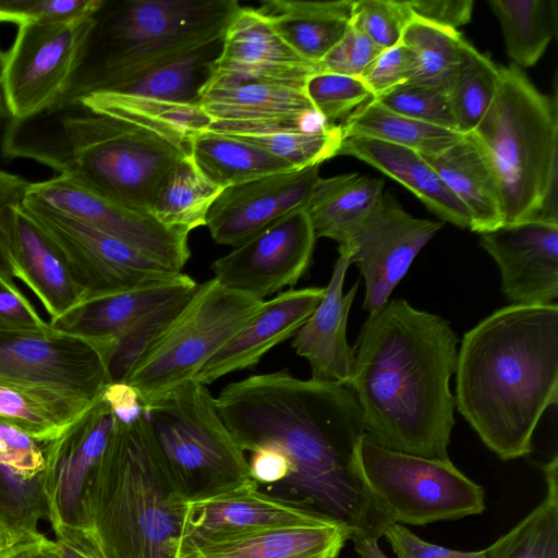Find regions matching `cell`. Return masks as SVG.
<instances>
[{"label":"cell","mask_w":558,"mask_h":558,"mask_svg":"<svg viewBox=\"0 0 558 558\" xmlns=\"http://www.w3.org/2000/svg\"><path fill=\"white\" fill-rule=\"evenodd\" d=\"M214 405L245 452L276 442L287 453L292 473L269 493L344 524L351 541H378L392 524L357 471V445L366 430L348 386L281 369L227 385Z\"/></svg>","instance_id":"obj_1"},{"label":"cell","mask_w":558,"mask_h":558,"mask_svg":"<svg viewBox=\"0 0 558 558\" xmlns=\"http://www.w3.org/2000/svg\"><path fill=\"white\" fill-rule=\"evenodd\" d=\"M458 337L444 317L389 300L368 314L355 343L348 387L366 435L380 446L446 459L454 426Z\"/></svg>","instance_id":"obj_2"},{"label":"cell","mask_w":558,"mask_h":558,"mask_svg":"<svg viewBox=\"0 0 558 558\" xmlns=\"http://www.w3.org/2000/svg\"><path fill=\"white\" fill-rule=\"evenodd\" d=\"M456 407L504 461L532 450L535 428L558 401V305L496 310L464 333Z\"/></svg>","instance_id":"obj_3"},{"label":"cell","mask_w":558,"mask_h":558,"mask_svg":"<svg viewBox=\"0 0 558 558\" xmlns=\"http://www.w3.org/2000/svg\"><path fill=\"white\" fill-rule=\"evenodd\" d=\"M1 154L37 161L107 198L150 213L160 185L190 147L74 101L8 118Z\"/></svg>","instance_id":"obj_4"},{"label":"cell","mask_w":558,"mask_h":558,"mask_svg":"<svg viewBox=\"0 0 558 558\" xmlns=\"http://www.w3.org/2000/svg\"><path fill=\"white\" fill-rule=\"evenodd\" d=\"M186 502L145 411L116 420L83 501L82 530L102 558H174Z\"/></svg>","instance_id":"obj_5"},{"label":"cell","mask_w":558,"mask_h":558,"mask_svg":"<svg viewBox=\"0 0 558 558\" xmlns=\"http://www.w3.org/2000/svg\"><path fill=\"white\" fill-rule=\"evenodd\" d=\"M241 8L235 0H133L119 5L102 1L56 105L109 90L148 70L221 44Z\"/></svg>","instance_id":"obj_6"},{"label":"cell","mask_w":558,"mask_h":558,"mask_svg":"<svg viewBox=\"0 0 558 558\" xmlns=\"http://www.w3.org/2000/svg\"><path fill=\"white\" fill-rule=\"evenodd\" d=\"M469 135L497 179L504 225L537 218L558 222L555 97L541 93L517 65L500 66L496 96Z\"/></svg>","instance_id":"obj_7"},{"label":"cell","mask_w":558,"mask_h":558,"mask_svg":"<svg viewBox=\"0 0 558 558\" xmlns=\"http://www.w3.org/2000/svg\"><path fill=\"white\" fill-rule=\"evenodd\" d=\"M144 411L187 499L251 478L245 451L221 421L205 385L183 384Z\"/></svg>","instance_id":"obj_8"},{"label":"cell","mask_w":558,"mask_h":558,"mask_svg":"<svg viewBox=\"0 0 558 558\" xmlns=\"http://www.w3.org/2000/svg\"><path fill=\"white\" fill-rule=\"evenodd\" d=\"M264 300L221 287H198L175 322L146 351L124 383L143 408L193 381L203 366L254 316Z\"/></svg>","instance_id":"obj_9"},{"label":"cell","mask_w":558,"mask_h":558,"mask_svg":"<svg viewBox=\"0 0 558 558\" xmlns=\"http://www.w3.org/2000/svg\"><path fill=\"white\" fill-rule=\"evenodd\" d=\"M357 471L391 523L425 525L485 510V492L449 458L432 459L385 448L366 434Z\"/></svg>","instance_id":"obj_10"},{"label":"cell","mask_w":558,"mask_h":558,"mask_svg":"<svg viewBox=\"0 0 558 558\" xmlns=\"http://www.w3.org/2000/svg\"><path fill=\"white\" fill-rule=\"evenodd\" d=\"M109 383L104 356L93 342L52 327L0 326V385L90 403Z\"/></svg>","instance_id":"obj_11"},{"label":"cell","mask_w":558,"mask_h":558,"mask_svg":"<svg viewBox=\"0 0 558 558\" xmlns=\"http://www.w3.org/2000/svg\"><path fill=\"white\" fill-rule=\"evenodd\" d=\"M23 207L54 242L84 301L168 281L180 272L132 245L25 197Z\"/></svg>","instance_id":"obj_12"},{"label":"cell","mask_w":558,"mask_h":558,"mask_svg":"<svg viewBox=\"0 0 558 558\" xmlns=\"http://www.w3.org/2000/svg\"><path fill=\"white\" fill-rule=\"evenodd\" d=\"M94 25V15L17 25L3 52L1 86L8 118L22 119L57 104Z\"/></svg>","instance_id":"obj_13"},{"label":"cell","mask_w":558,"mask_h":558,"mask_svg":"<svg viewBox=\"0 0 558 558\" xmlns=\"http://www.w3.org/2000/svg\"><path fill=\"white\" fill-rule=\"evenodd\" d=\"M442 223L416 218L384 193L369 216L338 247L350 264H355L365 283L363 308L379 311L403 279L422 248Z\"/></svg>","instance_id":"obj_14"},{"label":"cell","mask_w":558,"mask_h":558,"mask_svg":"<svg viewBox=\"0 0 558 558\" xmlns=\"http://www.w3.org/2000/svg\"><path fill=\"white\" fill-rule=\"evenodd\" d=\"M27 197L114 236L181 272L191 256L189 231L158 221L150 213L95 193L68 177L31 182Z\"/></svg>","instance_id":"obj_15"},{"label":"cell","mask_w":558,"mask_h":558,"mask_svg":"<svg viewBox=\"0 0 558 558\" xmlns=\"http://www.w3.org/2000/svg\"><path fill=\"white\" fill-rule=\"evenodd\" d=\"M316 236L306 207L270 223L210 266L223 288L259 300L293 287L312 264Z\"/></svg>","instance_id":"obj_16"},{"label":"cell","mask_w":558,"mask_h":558,"mask_svg":"<svg viewBox=\"0 0 558 558\" xmlns=\"http://www.w3.org/2000/svg\"><path fill=\"white\" fill-rule=\"evenodd\" d=\"M220 52L199 89L267 84L304 89L318 66L296 53L253 8H241L227 27Z\"/></svg>","instance_id":"obj_17"},{"label":"cell","mask_w":558,"mask_h":558,"mask_svg":"<svg viewBox=\"0 0 558 558\" xmlns=\"http://www.w3.org/2000/svg\"><path fill=\"white\" fill-rule=\"evenodd\" d=\"M114 421L100 393L75 422L45 444V493L53 531L83 529L85 493Z\"/></svg>","instance_id":"obj_18"},{"label":"cell","mask_w":558,"mask_h":558,"mask_svg":"<svg viewBox=\"0 0 558 558\" xmlns=\"http://www.w3.org/2000/svg\"><path fill=\"white\" fill-rule=\"evenodd\" d=\"M497 264L501 291L517 305H550L558 298V222L531 219L480 234Z\"/></svg>","instance_id":"obj_19"},{"label":"cell","mask_w":558,"mask_h":558,"mask_svg":"<svg viewBox=\"0 0 558 558\" xmlns=\"http://www.w3.org/2000/svg\"><path fill=\"white\" fill-rule=\"evenodd\" d=\"M319 168L313 165L225 187L207 215L211 239L235 247L287 214L306 207Z\"/></svg>","instance_id":"obj_20"},{"label":"cell","mask_w":558,"mask_h":558,"mask_svg":"<svg viewBox=\"0 0 558 558\" xmlns=\"http://www.w3.org/2000/svg\"><path fill=\"white\" fill-rule=\"evenodd\" d=\"M351 530L330 519L180 538L174 558H338Z\"/></svg>","instance_id":"obj_21"},{"label":"cell","mask_w":558,"mask_h":558,"mask_svg":"<svg viewBox=\"0 0 558 558\" xmlns=\"http://www.w3.org/2000/svg\"><path fill=\"white\" fill-rule=\"evenodd\" d=\"M326 518L329 517L302 502L260 489L250 478L226 489L187 499L181 537L300 524Z\"/></svg>","instance_id":"obj_22"},{"label":"cell","mask_w":558,"mask_h":558,"mask_svg":"<svg viewBox=\"0 0 558 558\" xmlns=\"http://www.w3.org/2000/svg\"><path fill=\"white\" fill-rule=\"evenodd\" d=\"M325 288L289 289L264 301L254 316L198 372L209 385L220 377L252 368L274 347L292 337L315 311Z\"/></svg>","instance_id":"obj_23"},{"label":"cell","mask_w":558,"mask_h":558,"mask_svg":"<svg viewBox=\"0 0 558 558\" xmlns=\"http://www.w3.org/2000/svg\"><path fill=\"white\" fill-rule=\"evenodd\" d=\"M350 265L339 255L322 301L292 341L296 354L310 364V379L317 383L348 386L352 377L354 349L347 340V323L360 281L343 293Z\"/></svg>","instance_id":"obj_24"},{"label":"cell","mask_w":558,"mask_h":558,"mask_svg":"<svg viewBox=\"0 0 558 558\" xmlns=\"http://www.w3.org/2000/svg\"><path fill=\"white\" fill-rule=\"evenodd\" d=\"M8 248L13 277L35 293L49 322L84 301L59 248L22 204L15 208L10 225Z\"/></svg>","instance_id":"obj_25"},{"label":"cell","mask_w":558,"mask_h":558,"mask_svg":"<svg viewBox=\"0 0 558 558\" xmlns=\"http://www.w3.org/2000/svg\"><path fill=\"white\" fill-rule=\"evenodd\" d=\"M196 286L190 276L180 272L165 282L83 301L49 324L59 331L93 342L106 363L112 344L126 329L161 304Z\"/></svg>","instance_id":"obj_26"},{"label":"cell","mask_w":558,"mask_h":558,"mask_svg":"<svg viewBox=\"0 0 558 558\" xmlns=\"http://www.w3.org/2000/svg\"><path fill=\"white\" fill-rule=\"evenodd\" d=\"M357 158L412 192L440 219L470 228L471 219L457 196L426 158L410 148L362 136L344 137L336 156Z\"/></svg>","instance_id":"obj_27"},{"label":"cell","mask_w":558,"mask_h":558,"mask_svg":"<svg viewBox=\"0 0 558 558\" xmlns=\"http://www.w3.org/2000/svg\"><path fill=\"white\" fill-rule=\"evenodd\" d=\"M424 157L465 207L473 232L481 234L504 225L497 179L469 134L440 153Z\"/></svg>","instance_id":"obj_28"},{"label":"cell","mask_w":558,"mask_h":558,"mask_svg":"<svg viewBox=\"0 0 558 558\" xmlns=\"http://www.w3.org/2000/svg\"><path fill=\"white\" fill-rule=\"evenodd\" d=\"M354 0H267L256 10L302 58L316 64L343 38Z\"/></svg>","instance_id":"obj_29"},{"label":"cell","mask_w":558,"mask_h":558,"mask_svg":"<svg viewBox=\"0 0 558 558\" xmlns=\"http://www.w3.org/2000/svg\"><path fill=\"white\" fill-rule=\"evenodd\" d=\"M206 130L250 143L296 170L335 157L342 141L340 125L307 121H210Z\"/></svg>","instance_id":"obj_30"},{"label":"cell","mask_w":558,"mask_h":558,"mask_svg":"<svg viewBox=\"0 0 558 558\" xmlns=\"http://www.w3.org/2000/svg\"><path fill=\"white\" fill-rule=\"evenodd\" d=\"M385 181L357 172L317 180L306 205L316 239L343 245L384 195Z\"/></svg>","instance_id":"obj_31"},{"label":"cell","mask_w":558,"mask_h":558,"mask_svg":"<svg viewBox=\"0 0 558 558\" xmlns=\"http://www.w3.org/2000/svg\"><path fill=\"white\" fill-rule=\"evenodd\" d=\"M197 104L211 121H310L320 118L304 89L243 84L199 89Z\"/></svg>","instance_id":"obj_32"},{"label":"cell","mask_w":558,"mask_h":558,"mask_svg":"<svg viewBox=\"0 0 558 558\" xmlns=\"http://www.w3.org/2000/svg\"><path fill=\"white\" fill-rule=\"evenodd\" d=\"M94 112L111 116L190 147L191 137L207 129L210 118L196 102H173L114 92L78 100Z\"/></svg>","instance_id":"obj_33"},{"label":"cell","mask_w":558,"mask_h":558,"mask_svg":"<svg viewBox=\"0 0 558 558\" xmlns=\"http://www.w3.org/2000/svg\"><path fill=\"white\" fill-rule=\"evenodd\" d=\"M190 156L201 172L222 189L264 175L296 170L250 143L208 130L191 137Z\"/></svg>","instance_id":"obj_34"},{"label":"cell","mask_w":558,"mask_h":558,"mask_svg":"<svg viewBox=\"0 0 558 558\" xmlns=\"http://www.w3.org/2000/svg\"><path fill=\"white\" fill-rule=\"evenodd\" d=\"M342 138L362 136L434 155L463 137L459 131L425 123L397 113L376 99L359 107L340 125Z\"/></svg>","instance_id":"obj_35"},{"label":"cell","mask_w":558,"mask_h":558,"mask_svg":"<svg viewBox=\"0 0 558 558\" xmlns=\"http://www.w3.org/2000/svg\"><path fill=\"white\" fill-rule=\"evenodd\" d=\"M546 495L511 530L485 548L486 558H558V457L542 466Z\"/></svg>","instance_id":"obj_36"},{"label":"cell","mask_w":558,"mask_h":558,"mask_svg":"<svg viewBox=\"0 0 558 558\" xmlns=\"http://www.w3.org/2000/svg\"><path fill=\"white\" fill-rule=\"evenodd\" d=\"M508 56L520 69L534 65L557 32L556 0H488Z\"/></svg>","instance_id":"obj_37"},{"label":"cell","mask_w":558,"mask_h":558,"mask_svg":"<svg viewBox=\"0 0 558 558\" xmlns=\"http://www.w3.org/2000/svg\"><path fill=\"white\" fill-rule=\"evenodd\" d=\"M45 473H31L0 461V550L43 535L38 522L50 517Z\"/></svg>","instance_id":"obj_38"},{"label":"cell","mask_w":558,"mask_h":558,"mask_svg":"<svg viewBox=\"0 0 558 558\" xmlns=\"http://www.w3.org/2000/svg\"><path fill=\"white\" fill-rule=\"evenodd\" d=\"M222 190L205 177L187 155L166 177L150 213L166 226L191 232L206 226L209 208Z\"/></svg>","instance_id":"obj_39"},{"label":"cell","mask_w":558,"mask_h":558,"mask_svg":"<svg viewBox=\"0 0 558 558\" xmlns=\"http://www.w3.org/2000/svg\"><path fill=\"white\" fill-rule=\"evenodd\" d=\"M94 402L0 385V418L40 442L56 439Z\"/></svg>","instance_id":"obj_40"},{"label":"cell","mask_w":558,"mask_h":558,"mask_svg":"<svg viewBox=\"0 0 558 558\" xmlns=\"http://www.w3.org/2000/svg\"><path fill=\"white\" fill-rule=\"evenodd\" d=\"M500 82V66L464 41L448 96L457 129L469 134L490 107Z\"/></svg>","instance_id":"obj_41"},{"label":"cell","mask_w":558,"mask_h":558,"mask_svg":"<svg viewBox=\"0 0 558 558\" xmlns=\"http://www.w3.org/2000/svg\"><path fill=\"white\" fill-rule=\"evenodd\" d=\"M465 39L457 29L442 27L412 15L401 38L416 58L413 83L449 90Z\"/></svg>","instance_id":"obj_42"},{"label":"cell","mask_w":558,"mask_h":558,"mask_svg":"<svg viewBox=\"0 0 558 558\" xmlns=\"http://www.w3.org/2000/svg\"><path fill=\"white\" fill-rule=\"evenodd\" d=\"M193 289L161 304L126 329L112 344L106 365L110 383H122L146 351L167 331L190 303Z\"/></svg>","instance_id":"obj_43"},{"label":"cell","mask_w":558,"mask_h":558,"mask_svg":"<svg viewBox=\"0 0 558 558\" xmlns=\"http://www.w3.org/2000/svg\"><path fill=\"white\" fill-rule=\"evenodd\" d=\"M216 47V46H215ZM214 47L128 78L109 90L173 102H196L198 75L207 70Z\"/></svg>","instance_id":"obj_44"},{"label":"cell","mask_w":558,"mask_h":558,"mask_svg":"<svg viewBox=\"0 0 558 558\" xmlns=\"http://www.w3.org/2000/svg\"><path fill=\"white\" fill-rule=\"evenodd\" d=\"M304 93L316 113L327 123L345 119L373 99L371 90L360 77L328 72L311 75L305 83Z\"/></svg>","instance_id":"obj_45"},{"label":"cell","mask_w":558,"mask_h":558,"mask_svg":"<svg viewBox=\"0 0 558 558\" xmlns=\"http://www.w3.org/2000/svg\"><path fill=\"white\" fill-rule=\"evenodd\" d=\"M374 99L397 113L458 131L448 90L405 83Z\"/></svg>","instance_id":"obj_46"},{"label":"cell","mask_w":558,"mask_h":558,"mask_svg":"<svg viewBox=\"0 0 558 558\" xmlns=\"http://www.w3.org/2000/svg\"><path fill=\"white\" fill-rule=\"evenodd\" d=\"M411 17L402 0H354L350 23L384 50L401 43Z\"/></svg>","instance_id":"obj_47"},{"label":"cell","mask_w":558,"mask_h":558,"mask_svg":"<svg viewBox=\"0 0 558 558\" xmlns=\"http://www.w3.org/2000/svg\"><path fill=\"white\" fill-rule=\"evenodd\" d=\"M104 0H0V22L52 23L94 15Z\"/></svg>","instance_id":"obj_48"},{"label":"cell","mask_w":558,"mask_h":558,"mask_svg":"<svg viewBox=\"0 0 558 558\" xmlns=\"http://www.w3.org/2000/svg\"><path fill=\"white\" fill-rule=\"evenodd\" d=\"M416 66L414 52L399 43L391 48L384 49L365 69L360 78L368 87L373 98H377L410 82L416 72Z\"/></svg>","instance_id":"obj_49"},{"label":"cell","mask_w":558,"mask_h":558,"mask_svg":"<svg viewBox=\"0 0 558 558\" xmlns=\"http://www.w3.org/2000/svg\"><path fill=\"white\" fill-rule=\"evenodd\" d=\"M45 444L0 418V461L31 473L46 471Z\"/></svg>","instance_id":"obj_50"},{"label":"cell","mask_w":558,"mask_h":558,"mask_svg":"<svg viewBox=\"0 0 558 558\" xmlns=\"http://www.w3.org/2000/svg\"><path fill=\"white\" fill-rule=\"evenodd\" d=\"M383 536L397 558H486L485 549L463 551L432 544L399 523L390 524Z\"/></svg>","instance_id":"obj_51"},{"label":"cell","mask_w":558,"mask_h":558,"mask_svg":"<svg viewBox=\"0 0 558 558\" xmlns=\"http://www.w3.org/2000/svg\"><path fill=\"white\" fill-rule=\"evenodd\" d=\"M0 326L29 330L51 327L16 287L12 277L3 272H0Z\"/></svg>","instance_id":"obj_52"},{"label":"cell","mask_w":558,"mask_h":558,"mask_svg":"<svg viewBox=\"0 0 558 558\" xmlns=\"http://www.w3.org/2000/svg\"><path fill=\"white\" fill-rule=\"evenodd\" d=\"M29 181L0 169V272L13 278L8 234L15 208L26 197Z\"/></svg>","instance_id":"obj_53"},{"label":"cell","mask_w":558,"mask_h":558,"mask_svg":"<svg viewBox=\"0 0 558 558\" xmlns=\"http://www.w3.org/2000/svg\"><path fill=\"white\" fill-rule=\"evenodd\" d=\"M247 459L250 477L270 492L282 484L292 473V464L283 449L276 442L254 446Z\"/></svg>","instance_id":"obj_54"},{"label":"cell","mask_w":558,"mask_h":558,"mask_svg":"<svg viewBox=\"0 0 558 558\" xmlns=\"http://www.w3.org/2000/svg\"><path fill=\"white\" fill-rule=\"evenodd\" d=\"M411 14L423 21L452 29L468 24L473 0H405Z\"/></svg>","instance_id":"obj_55"},{"label":"cell","mask_w":558,"mask_h":558,"mask_svg":"<svg viewBox=\"0 0 558 558\" xmlns=\"http://www.w3.org/2000/svg\"><path fill=\"white\" fill-rule=\"evenodd\" d=\"M56 541L47 538L46 549L51 558H102L89 535L82 529L54 530Z\"/></svg>","instance_id":"obj_56"},{"label":"cell","mask_w":558,"mask_h":558,"mask_svg":"<svg viewBox=\"0 0 558 558\" xmlns=\"http://www.w3.org/2000/svg\"><path fill=\"white\" fill-rule=\"evenodd\" d=\"M101 398L120 423L130 424L144 413L137 391L128 383L107 384L101 391Z\"/></svg>","instance_id":"obj_57"},{"label":"cell","mask_w":558,"mask_h":558,"mask_svg":"<svg viewBox=\"0 0 558 558\" xmlns=\"http://www.w3.org/2000/svg\"><path fill=\"white\" fill-rule=\"evenodd\" d=\"M348 34L351 74L360 77L383 49L351 23Z\"/></svg>","instance_id":"obj_58"},{"label":"cell","mask_w":558,"mask_h":558,"mask_svg":"<svg viewBox=\"0 0 558 558\" xmlns=\"http://www.w3.org/2000/svg\"><path fill=\"white\" fill-rule=\"evenodd\" d=\"M47 538L22 541L0 550V558H50L46 550Z\"/></svg>","instance_id":"obj_59"},{"label":"cell","mask_w":558,"mask_h":558,"mask_svg":"<svg viewBox=\"0 0 558 558\" xmlns=\"http://www.w3.org/2000/svg\"><path fill=\"white\" fill-rule=\"evenodd\" d=\"M354 550L360 558H389L379 547L376 539L353 541Z\"/></svg>","instance_id":"obj_60"},{"label":"cell","mask_w":558,"mask_h":558,"mask_svg":"<svg viewBox=\"0 0 558 558\" xmlns=\"http://www.w3.org/2000/svg\"><path fill=\"white\" fill-rule=\"evenodd\" d=\"M2 58H3V52L1 51V48H0V126H1V123L4 119V117L8 116L4 100H3L2 86H1Z\"/></svg>","instance_id":"obj_61"},{"label":"cell","mask_w":558,"mask_h":558,"mask_svg":"<svg viewBox=\"0 0 558 558\" xmlns=\"http://www.w3.org/2000/svg\"><path fill=\"white\" fill-rule=\"evenodd\" d=\"M46 542H47V541H46ZM46 550H47V549H46ZM47 553H48V551H47ZM49 556H50V555H49ZM50 558H51V556H50Z\"/></svg>","instance_id":"obj_62"}]
</instances>
